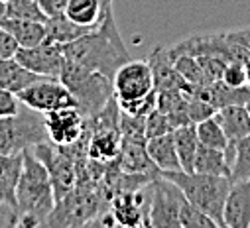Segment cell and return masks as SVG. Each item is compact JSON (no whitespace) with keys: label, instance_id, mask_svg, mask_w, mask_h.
<instances>
[{"label":"cell","instance_id":"cell-1","mask_svg":"<svg viewBox=\"0 0 250 228\" xmlns=\"http://www.w3.org/2000/svg\"><path fill=\"white\" fill-rule=\"evenodd\" d=\"M63 51L67 65L91 73H103L110 79L122 63L130 59L112 12L104 16L99 28L87 32L71 43H65Z\"/></svg>","mask_w":250,"mask_h":228},{"label":"cell","instance_id":"cell-2","mask_svg":"<svg viewBox=\"0 0 250 228\" xmlns=\"http://www.w3.org/2000/svg\"><path fill=\"white\" fill-rule=\"evenodd\" d=\"M55 209V193L49 171L32 148L24 150V169L16 191V210L20 228L47 224Z\"/></svg>","mask_w":250,"mask_h":228},{"label":"cell","instance_id":"cell-3","mask_svg":"<svg viewBox=\"0 0 250 228\" xmlns=\"http://www.w3.org/2000/svg\"><path fill=\"white\" fill-rule=\"evenodd\" d=\"M162 175L169 181H173L185 195V199L199 207L203 212H207L217 226H225L223 222V210L225 201L230 191V177L223 175H207L197 173V171H162Z\"/></svg>","mask_w":250,"mask_h":228},{"label":"cell","instance_id":"cell-4","mask_svg":"<svg viewBox=\"0 0 250 228\" xmlns=\"http://www.w3.org/2000/svg\"><path fill=\"white\" fill-rule=\"evenodd\" d=\"M49 142L43 114L20 104L10 116H0V153H22L28 148Z\"/></svg>","mask_w":250,"mask_h":228},{"label":"cell","instance_id":"cell-5","mask_svg":"<svg viewBox=\"0 0 250 228\" xmlns=\"http://www.w3.org/2000/svg\"><path fill=\"white\" fill-rule=\"evenodd\" d=\"M61 81L75 95L79 108L87 116L99 114L114 98L112 79L103 73L83 71V69H77V67H71L65 63L63 73H61Z\"/></svg>","mask_w":250,"mask_h":228},{"label":"cell","instance_id":"cell-6","mask_svg":"<svg viewBox=\"0 0 250 228\" xmlns=\"http://www.w3.org/2000/svg\"><path fill=\"white\" fill-rule=\"evenodd\" d=\"M101 197L91 191V187L77 185L67 197L55 203V209L47 220L49 226H79L91 224V220L99 214Z\"/></svg>","mask_w":250,"mask_h":228},{"label":"cell","instance_id":"cell-7","mask_svg":"<svg viewBox=\"0 0 250 228\" xmlns=\"http://www.w3.org/2000/svg\"><path fill=\"white\" fill-rule=\"evenodd\" d=\"M18 100L42 114L45 112H53V110H61V108H71L77 106V98L75 95L69 91V87L61 81V79H40L32 85H28L26 89L16 93Z\"/></svg>","mask_w":250,"mask_h":228},{"label":"cell","instance_id":"cell-8","mask_svg":"<svg viewBox=\"0 0 250 228\" xmlns=\"http://www.w3.org/2000/svg\"><path fill=\"white\" fill-rule=\"evenodd\" d=\"M183 191L162 173L152 183V201H150V226H179V210L185 203Z\"/></svg>","mask_w":250,"mask_h":228},{"label":"cell","instance_id":"cell-9","mask_svg":"<svg viewBox=\"0 0 250 228\" xmlns=\"http://www.w3.org/2000/svg\"><path fill=\"white\" fill-rule=\"evenodd\" d=\"M47 138L57 148L77 146L87 134V114L77 108H61L43 114Z\"/></svg>","mask_w":250,"mask_h":228},{"label":"cell","instance_id":"cell-10","mask_svg":"<svg viewBox=\"0 0 250 228\" xmlns=\"http://www.w3.org/2000/svg\"><path fill=\"white\" fill-rule=\"evenodd\" d=\"M112 89L116 100L140 98L156 91L154 73L148 59H128L122 63L112 77Z\"/></svg>","mask_w":250,"mask_h":228},{"label":"cell","instance_id":"cell-11","mask_svg":"<svg viewBox=\"0 0 250 228\" xmlns=\"http://www.w3.org/2000/svg\"><path fill=\"white\" fill-rule=\"evenodd\" d=\"M14 57L28 71L45 79H61V73L65 67L63 45L49 41H42L34 47H18Z\"/></svg>","mask_w":250,"mask_h":228},{"label":"cell","instance_id":"cell-12","mask_svg":"<svg viewBox=\"0 0 250 228\" xmlns=\"http://www.w3.org/2000/svg\"><path fill=\"white\" fill-rule=\"evenodd\" d=\"M148 63L152 67L154 73V83H156V91H164V89H181L185 93H193L195 85L187 83L179 71L173 65V59L169 55V49L158 45L154 47V51L148 57Z\"/></svg>","mask_w":250,"mask_h":228},{"label":"cell","instance_id":"cell-13","mask_svg":"<svg viewBox=\"0 0 250 228\" xmlns=\"http://www.w3.org/2000/svg\"><path fill=\"white\" fill-rule=\"evenodd\" d=\"M223 222L227 228L250 226V179L230 183V191L225 201Z\"/></svg>","mask_w":250,"mask_h":228},{"label":"cell","instance_id":"cell-14","mask_svg":"<svg viewBox=\"0 0 250 228\" xmlns=\"http://www.w3.org/2000/svg\"><path fill=\"white\" fill-rule=\"evenodd\" d=\"M22 169H24V152L0 153V201L14 209H16V191L22 177Z\"/></svg>","mask_w":250,"mask_h":228},{"label":"cell","instance_id":"cell-15","mask_svg":"<svg viewBox=\"0 0 250 228\" xmlns=\"http://www.w3.org/2000/svg\"><path fill=\"white\" fill-rule=\"evenodd\" d=\"M213 116L221 124L227 138L232 142H238L250 134V112L244 104H227L219 108Z\"/></svg>","mask_w":250,"mask_h":228},{"label":"cell","instance_id":"cell-16","mask_svg":"<svg viewBox=\"0 0 250 228\" xmlns=\"http://www.w3.org/2000/svg\"><path fill=\"white\" fill-rule=\"evenodd\" d=\"M146 150H148V155L154 161V165L160 169V173L162 171H177V169H181L179 155H177V150H175L173 132L148 138L146 140Z\"/></svg>","mask_w":250,"mask_h":228},{"label":"cell","instance_id":"cell-17","mask_svg":"<svg viewBox=\"0 0 250 228\" xmlns=\"http://www.w3.org/2000/svg\"><path fill=\"white\" fill-rule=\"evenodd\" d=\"M87 32H91V28L79 26V24L71 22L63 12H59V14L47 16V20H45V39L43 41L65 45V43H71L77 38L85 36Z\"/></svg>","mask_w":250,"mask_h":228},{"label":"cell","instance_id":"cell-18","mask_svg":"<svg viewBox=\"0 0 250 228\" xmlns=\"http://www.w3.org/2000/svg\"><path fill=\"white\" fill-rule=\"evenodd\" d=\"M20 47H34L45 39V22H34V20H18V18H4L0 22Z\"/></svg>","mask_w":250,"mask_h":228},{"label":"cell","instance_id":"cell-19","mask_svg":"<svg viewBox=\"0 0 250 228\" xmlns=\"http://www.w3.org/2000/svg\"><path fill=\"white\" fill-rule=\"evenodd\" d=\"M63 14L71 22L95 30L101 26V22L108 12H104L101 0H67Z\"/></svg>","mask_w":250,"mask_h":228},{"label":"cell","instance_id":"cell-20","mask_svg":"<svg viewBox=\"0 0 250 228\" xmlns=\"http://www.w3.org/2000/svg\"><path fill=\"white\" fill-rule=\"evenodd\" d=\"M43 77L28 71L24 65H20L16 61V57H8V59H0V89L10 91V93H18L22 89H26L28 85L40 81Z\"/></svg>","mask_w":250,"mask_h":228},{"label":"cell","instance_id":"cell-21","mask_svg":"<svg viewBox=\"0 0 250 228\" xmlns=\"http://www.w3.org/2000/svg\"><path fill=\"white\" fill-rule=\"evenodd\" d=\"M173 140H175V150L179 155V163L183 171H193L195 155L199 150V136H197V124L189 122L173 130Z\"/></svg>","mask_w":250,"mask_h":228},{"label":"cell","instance_id":"cell-22","mask_svg":"<svg viewBox=\"0 0 250 228\" xmlns=\"http://www.w3.org/2000/svg\"><path fill=\"white\" fill-rule=\"evenodd\" d=\"M193 171H197V173H207V175L230 177V165L227 161L225 150L209 148V146H203L199 142V150H197V155H195Z\"/></svg>","mask_w":250,"mask_h":228},{"label":"cell","instance_id":"cell-23","mask_svg":"<svg viewBox=\"0 0 250 228\" xmlns=\"http://www.w3.org/2000/svg\"><path fill=\"white\" fill-rule=\"evenodd\" d=\"M171 59H173V65L175 69L179 71V75L187 81V83H191L195 87H201V85H209L211 79L207 77L203 65L199 63L197 57L193 55H185V53H179V55H171Z\"/></svg>","mask_w":250,"mask_h":228},{"label":"cell","instance_id":"cell-24","mask_svg":"<svg viewBox=\"0 0 250 228\" xmlns=\"http://www.w3.org/2000/svg\"><path fill=\"white\" fill-rule=\"evenodd\" d=\"M6 16L18 18V20H34V22H45L47 20V14L42 8L40 0H8Z\"/></svg>","mask_w":250,"mask_h":228},{"label":"cell","instance_id":"cell-25","mask_svg":"<svg viewBox=\"0 0 250 228\" xmlns=\"http://www.w3.org/2000/svg\"><path fill=\"white\" fill-rule=\"evenodd\" d=\"M197 136H199V142H201L203 146H209V148L225 150V148L229 146V138H227V134L223 132L221 124L215 120V116L197 122Z\"/></svg>","mask_w":250,"mask_h":228},{"label":"cell","instance_id":"cell-26","mask_svg":"<svg viewBox=\"0 0 250 228\" xmlns=\"http://www.w3.org/2000/svg\"><path fill=\"white\" fill-rule=\"evenodd\" d=\"M250 179V134L236 142V155L230 167V181Z\"/></svg>","mask_w":250,"mask_h":228},{"label":"cell","instance_id":"cell-27","mask_svg":"<svg viewBox=\"0 0 250 228\" xmlns=\"http://www.w3.org/2000/svg\"><path fill=\"white\" fill-rule=\"evenodd\" d=\"M116 104H118V110H120L122 114H128V116H142V118H146L148 114L156 108V104H158V91H152L150 95L140 96V98L116 100Z\"/></svg>","mask_w":250,"mask_h":228},{"label":"cell","instance_id":"cell-28","mask_svg":"<svg viewBox=\"0 0 250 228\" xmlns=\"http://www.w3.org/2000/svg\"><path fill=\"white\" fill-rule=\"evenodd\" d=\"M179 226H185V228H205V226H217V222L207 212H203L199 207H195L189 201H185L181 210H179Z\"/></svg>","mask_w":250,"mask_h":228},{"label":"cell","instance_id":"cell-29","mask_svg":"<svg viewBox=\"0 0 250 228\" xmlns=\"http://www.w3.org/2000/svg\"><path fill=\"white\" fill-rule=\"evenodd\" d=\"M221 81L232 89H242V87H248V81H246V69H244V63L238 57H232V59L225 65V71H223V77Z\"/></svg>","mask_w":250,"mask_h":228},{"label":"cell","instance_id":"cell-30","mask_svg":"<svg viewBox=\"0 0 250 228\" xmlns=\"http://www.w3.org/2000/svg\"><path fill=\"white\" fill-rule=\"evenodd\" d=\"M167 132H173L169 116H167V114H164L162 110L154 108L146 116V136L154 138V136H162V134H167Z\"/></svg>","mask_w":250,"mask_h":228},{"label":"cell","instance_id":"cell-31","mask_svg":"<svg viewBox=\"0 0 250 228\" xmlns=\"http://www.w3.org/2000/svg\"><path fill=\"white\" fill-rule=\"evenodd\" d=\"M215 112H217V108L213 104H209L207 100H203L195 93L189 95V102H187V114H189V120L191 122L197 124V122H201L205 118H211Z\"/></svg>","mask_w":250,"mask_h":228},{"label":"cell","instance_id":"cell-32","mask_svg":"<svg viewBox=\"0 0 250 228\" xmlns=\"http://www.w3.org/2000/svg\"><path fill=\"white\" fill-rule=\"evenodd\" d=\"M20 100L14 93L0 89V116H10V114H16L20 110Z\"/></svg>","mask_w":250,"mask_h":228},{"label":"cell","instance_id":"cell-33","mask_svg":"<svg viewBox=\"0 0 250 228\" xmlns=\"http://www.w3.org/2000/svg\"><path fill=\"white\" fill-rule=\"evenodd\" d=\"M18 43L16 39L0 26V59H8V57H14L16 51H18Z\"/></svg>","mask_w":250,"mask_h":228},{"label":"cell","instance_id":"cell-34","mask_svg":"<svg viewBox=\"0 0 250 228\" xmlns=\"http://www.w3.org/2000/svg\"><path fill=\"white\" fill-rule=\"evenodd\" d=\"M18 224V212L14 207L0 201V228H10Z\"/></svg>","mask_w":250,"mask_h":228},{"label":"cell","instance_id":"cell-35","mask_svg":"<svg viewBox=\"0 0 250 228\" xmlns=\"http://www.w3.org/2000/svg\"><path fill=\"white\" fill-rule=\"evenodd\" d=\"M40 4L47 16H53V14H59V12L65 10L67 0H40Z\"/></svg>","mask_w":250,"mask_h":228},{"label":"cell","instance_id":"cell-36","mask_svg":"<svg viewBox=\"0 0 250 228\" xmlns=\"http://www.w3.org/2000/svg\"><path fill=\"white\" fill-rule=\"evenodd\" d=\"M238 59H242L244 63V69H246V81H248V87H250V49L244 47L240 43V49H238Z\"/></svg>","mask_w":250,"mask_h":228},{"label":"cell","instance_id":"cell-37","mask_svg":"<svg viewBox=\"0 0 250 228\" xmlns=\"http://www.w3.org/2000/svg\"><path fill=\"white\" fill-rule=\"evenodd\" d=\"M101 4L104 8V12H112V0H101Z\"/></svg>","mask_w":250,"mask_h":228},{"label":"cell","instance_id":"cell-38","mask_svg":"<svg viewBox=\"0 0 250 228\" xmlns=\"http://www.w3.org/2000/svg\"><path fill=\"white\" fill-rule=\"evenodd\" d=\"M4 18H6V2L0 0V22H2Z\"/></svg>","mask_w":250,"mask_h":228},{"label":"cell","instance_id":"cell-39","mask_svg":"<svg viewBox=\"0 0 250 228\" xmlns=\"http://www.w3.org/2000/svg\"><path fill=\"white\" fill-rule=\"evenodd\" d=\"M246 108H248V112H250V96H248V100H246V104H244Z\"/></svg>","mask_w":250,"mask_h":228},{"label":"cell","instance_id":"cell-40","mask_svg":"<svg viewBox=\"0 0 250 228\" xmlns=\"http://www.w3.org/2000/svg\"><path fill=\"white\" fill-rule=\"evenodd\" d=\"M2 2H8V0H2Z\"/></svg>","mask_w":250,"mask_h":228}]
</instances>
